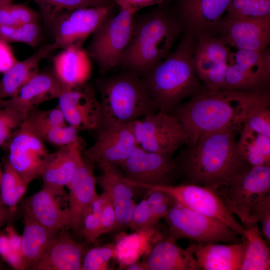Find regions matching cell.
<instances>
[{
  "instance_id": "25",
  "label": "cell",
  "mask_w": 270,
  "mask_h": 270,
  "mask_svg": "<svg viewBox=\"0 0 270 270\" xmlns=\"http://www.w3.org/2000/svg\"><path fill=\"white\" fill-rule=\"evenodd\" d=\"M189 246L200 270H240L246 248L244 238L240 242L228 244L192 242Z\"/></svg>"
},
{
  "instance_id": "48",
  "label": "cell",
  "mask_w": 270,
  "mask_h": 270,
  "mask_svg": "<svg viewBox=\"0 0 270 270\" xmlns=\"http://www.w3.org/2000/svg\"><path fill=\"white\" fill-rule=\"evenodd\" d=\"M102 206L100 220L101 234L108 232L117 228L116 215L113 204L109 198L104 192L101 194Z\"/></svg>"
},
{
  "instance_id": "4",
  "label": "cell",
  "mask_w": 270,
  "mask_h": 270,
  "mask_svg": "<svg viewBox=\"0 0 270 270\" xmlns=\"http://www.w3.org/2000/svg\"><path fill=\"white\" fill-rule=\"evenodd\" d=\"M183 30L178 15L163 8H158L134 18L131 38L119 66L143 76L170 54Z\"/></svg>"
},
{
  "instance_id": "46",
  "label": "cell",
  "mask_w": 270,
  "mask_h": 270,
  "mask_svg": "<svg viewBox=\"0 0 270 270\" xmlns=\"http://www.w3.org/2000/svg\"><path fill=\"white\" fill-rule=\"evenodd\" d=\"M146 198L152 210L153 218L156 225L166 214L174 200L167 193L156 190H148Z\"/></svg>"
},
{
  "instance_id": "23",
  "label": "cell",
  "mask_w": 270,
  "mask_h": 270,
  "mask_svg": "<svg viewBox=\"0 0 270 270\" xmlns=\"http://www.w3.org/2000/svg\"><path fill=\"white\" fill-rule=\"evenodd\" d=\"M66 230H60L51 238L42 256L32 270H82L85 254L84 248Z\"/></svg>"
},
{
  "instance_id": "20",
  "label": "cell",
  "mask_w": 270,
  "mask_h": 270,
  "mask_svg": "<svg viewBox=\"0 0 270 270\" xmlns=\"http://www.w3.org/2000/svg\"><path fill=\"white\" fill-rule=\"evenodd\" d=\"M220 34L228 46L238 50H264L270 42V16L222 20Z\"/></svg>"
},
{
  "instance_id": "52",
  "label": "cell",
  "mask_w": 270,
  "mask_h": 270,
  "mask_svg": "<svg viewBox=\"0 0 270 270\" xmlns=\"http://www.w3.org/2000/svg\"><path fill=\"white\" fill-rule=\"evenodd\" d=\"M8 225L5 230L10 248L14 252L21 254V236L18 234L12 225Z\"/></svg>"
},
{
  "instance_id": "41",
  "label": "cell",
  "mask_w": 270,
  "mask_h": 270,
  "mask_svg": "<svg viewBox=\"0 0 270 270\" xmlns=\"http://www.w3.org/2000/svg\"><path fill=\"white\" fill-rule=\"evenodd\" d=\"M102 206V195L98 194L82 220L80 232L86 240L90 243H96L102 235L100 220Z\"/></svg>"
},
{
  "instance_id": "33",
  "label": "cell",
  "mask_w": 270,
  "mask_h": 270,
  "mask_svg": "<svg viewBox=\"0 0 270 270\" xmlns=\"http://www.w3.org/2000/svg\"><path fill=\"white\" fill-rule=\"evenodd\" d=\"M244 228L242 238L246 240V248L240 270H270V249L261 236L258 224Z\"/></svg>"
},
{
  "instance_id": "2",
  "label": "cell",
  "mask_w": 270,
  "mask_h": 270,
  "mask_svg": "<svg viewBox=\"0 0 270 270\" xmlns=\"http://www.w3.org/2000/svg\"><path fill=\"white\" fill-rule=\"evenodd\" d=\"M238 130L230 128L206 134L190 146L180 164L188 184L216 190L248 166L237 150Z\"/></svg>"
},
{
  "instance_id": "39",
  "label": "cell",
  "mask_w": 270,
  "mask_h": 270,
  "mask_svg": "<svg viewBox=\"0 0 270 270\" xmlns=\"http://www.w3.org/2000/svg\"><path fill=\"white\" fill-rule=\"evenodd\" d=\"M38 12L24 4L12 2L0 7V26H11L38 21Z\"/></svg>"
},
{
  "instance_id": "50",
  "label": "cell",
  "mask_w": 270,
  "mask_h": 270,
  "mask_svg": "<svg viewBox=\"0 0 270 270\" xmlns=\"http://www.w3.org/2000/svg\"><path fill=\"white\" fill-rule=\"evenodd\" d=\"M17 61L8 42L0 38V72H4Z\"/></svg>"
},
{
  "instance_id": "51",
  "label": "cell",
  "mask_w": 270,
  "mask_h": 270,
  "mask_svg": "<svg viewBox=\"0 0 270 270\" xmlns=\"http://www.w3.org/2000/svg\"><path fill=\"white\" fill-rule=\"evenodd\" d=\"M165 0H114L120 8L129 10L136 14L138 10L154 4H160Z\"/></svg>"
},
{
  "instance_id": "40",
  "label": "cell",
  "mask_w": 270,
  "mask_h": 270,
  "mask_svg": "<svg viewBox=\"0 0 270 270\" xmlns=\"http://www.w3.org/2000/svg\"><path fill=\"white\" fill-rule=\"evenodd\" d=\"M26 122L36 133L52 126L64 125L66 123L58 106L48 110L35 108L28 114Z\"/></svg>"
},
{
  "instance_id": "44",
  "label": "cell",
  "mask_w": 270,
  "mask_h": 270,
  "mask_svg": "<svg viewBox=\"0 0 270 270\" xmlns=\"http://www.w3.org/2000/svg\"><path fill=\"white\" fill-rule=\"evenodd\" d=\"M242 128L270 138L269 105L259 106L252 110L242 123Z\"/></svg>"
},
{
  "instance_id": "15",
  "label": "cell",
  "mask_w": 270,
  "mask_h": 270,
  "mask_svg": "<svg viewBox=\"0 0 270 270\" xmlns=\"http://www.w3.org/2000/svg\"><path fill=\"white\" fill-rule=\"evenodd\" d=\"M132 122L112 126L99 132L94 143L82 155L101 168L120 167L138 146Z\"/></svg>"
},
{
  "instance_id": "45",
  "label": "cell",
  "mask_w": 270,
  "mask_h": 270,
  "mask_svg": "<svg viewBox=\"0 0 270 270\" xmlns=\"http://www.w3.org/2000/svg\"><path fill=\"white\" fill-rule=\"evenodd\" d=\"M156 226L152 210L147 199H144L136 204L128 226L136 231Z\"/></svg>"
},
{
  "instance_id": "43",
  "label": "cell",
  "mask_w": 270,
  "mask_h": 270,
  "mask_svg": "<svg viewBox=\"0 0 270 270\" xmlns=\"http://www.w3.org/2000/svg\"><path fill=\"white\" fill-rule=\"evenodd\" d=\"M78 131L68 124L57 126L36 133L45 142L60 146L69 144L80 137Z\"/></svg>"
},
{
  "instance_id": "26",
  "label": "cell",
  "mask_w": 270,
  "mask_h": 270,
  "mask_svg": "<svg viewBox=\"0 0 270 270\" xmlns=\"http://www.w3.org/2000/svg\"><path fill=\"white\" fill-rule=\"evenodd\" d=\"M142 261L147 270H200L191 247H180L170 236L158 241Z\"/></svg>"
},
{
  "instance_id": "17",
  "label": "cell",
  "mask_w": 270,
  "mask_h": 270,
  "mask_svg": "<svg viewBox=\"0 0 270 270\" xmlns=\"http://www.w3.org/2000/svg\"><path fill=\"white\" fill-rule=\"evenodd\" d=\"M196 38L194 62L198 76L206 88L221 90L231 52L229 46L220 36H202Z\"/></svg>"
},
{
  "instance_id": "56",
  "label": "cell",
  "mask_w": 270,
  "mask_h": 270,
  "mask_svg": "<svg viewBox=\"0 0 270 270\" xmlns=\"http://www.w3.org/2000/svg\"><path fill=\"white\" fill-rule=\"evenodd\" d=\"M2 176V172L0 170V183Z\"/></svg>"
},
{
  "instance_id": "57",
  "label": "cell",
  "mask_w": 270,
  "mask_h": 270,
  "mask_svg": "<svg viewBox=\"0 0 270 270\" xmlns=\"http://www.w3.org/2000/svg\"></svg>"
},
{
  "instance_id": "47",
  "label": "cell",
  "mask_w": 270,
  "mask_h": 270,
  "mask_svg": "<svg viewBox=\"0 0 270 270\" xmlns=\"http://www.w3.org/2000/svg\"><path fill=\"white\" fill-rule=\"evenodd\" d=\"M253 220L260 223L262 234L266 242L270 241V195L264 198L255 207L252 212Z\"/></svg>"
},
{
  "instance_id": "36",
  "label": "cell",
  "mask_w": 270,
  "mask_h": 270,
  "mask_svg": "<svg viewBox=\"0 0 270 270\" xmlns=\"http://www.w3.org/2000/svg\"><path fill=\"white\" fill-rule=\"evenodd\" d=\"M270 16V0H232L222 20Z\"/></svg>"
},
{
  "instance_id": "49",
  "label": "cell",
  "mask_w": 270,
  "mask_h": 270,
  "mask_svg": "<svg viewBox=\"0 0 270 270\" xmlns=\"http://www.w3.org/2000/svg\"><path fill=\"white\" fill-rule=\"evenodd\" d=\"M0 256L12 268L24 270L22 254L10 248L6 233H0Z\"/></svg>"
},
{
  "instance_id": "24",
  "label": "cell",
  "mask_w": 270,
  "mask_h": 270,
  "mask_svg": "<svg viewBox=\"0 0 270 270\" xmlns=\"http://www.w3.org/2000/svg\"><path fill=\"white\" fill-rule=\"evenodd\" d=\"M101 174L96 176V184L112 202L114 208L117 228L128 226L136 205L134 187L125 180L120 167L108 166L100 168Z\"/></svg>"
},
{
  "instance_id": "19",
  "label": "cell",
  "mask_w": 270,
  "mask_h": 270,
  "mask_svg": "<svg viewBox=\"0 0 270 270\" xmlns=\"http://www.w3.org/2000/svg\"><path fill=\"white\" fill-rule=\"evenodd\" d=\"M82 142L80 138L75 142L60 146L50 152L45 160L40 178L42 186L57 196L64 194V188L72 179L82 157Z\"/></svg>"
},
{
  "instance_id": "18",
  "label": "cell",
  "mask_w": 270,
  "mask_h": 270,
  "mask_svg": "<svg viewBox=\"0 0 270 270\" xmlns=\"http://www.w3.org/2000/svg\"><path fill=\"white\" fill-rule=\"evenodd\" d=\"M232 0H182L178 14L184 30L198 37L218 36L222 16Z\"/></svg>"
},
{
  "instance_id": "21",
  "label": "cell",
  "mask_w": 270,
  "mask_h": 270,
  "mask_svg": "<svg viewBox=\"0 0 270 270\" xmlns=\"http://www.w3.org/2000/svg\"><path fill=\"white\" fill-rule=\"evenodd\" d=\"M94 164L82 158L70 182L66 186L69 190L68 206L70 222L68 229L80 232L84 216L98 194Z\"/></svg>"
},
{
  "instance_id": "30",
  "label": "cell",
  "mask_w": 270,
  "mask_h": 270,
  "mask_svg": "<svg viewBox=\"0 0 270 270\" xmlns=\"http://www.w3.org/2000/svg\"><path fill=\"white\" fill-rule=\"evenodd\" d=\"M155 226L118 236L114 244V258L116 260L120 268L124 269L128 265L144 257L154 244L163 237Z\"/></svg>"
},
{
  "instance_id": "29",
  "label": "cell",
  "mask_w": 270,
  "mask_h": 270,
  "mask_svg": "<svg viewBox=\"0 0 270 270\" xmlns=\"http://www.w3.org/2000/svg\"><path fill=\"white\" fill-rule=\"evenodd\" d=\"M58 48L54 42L41 46L27 58L17 61L4 72L0 80V100L14 96L31 78L39 72V64Z\"/></svg>"
},
{
  "instance_id": "16",
  "label": "cell",
  "mask_w": 270,
  "mask_h": 270,
  "mask_svg": "<svg viewBox=\"0 0 270 270\" xmlns=\"http://www.w3.org/2000/svg\"><path fill=\"white\" fill-rule=\"evenodd\" d=\"M58 100V106L66 122L78 131L98 128L100 100L94 88L87 82L66 87Z\"/></svg>"
},
{
  "instance_id": "53",
  "label": "cell",
  "mask_w": 270,
  "mask_h": 270,
  "mask_svg": "<svg viewBox=\"0 0 270 270\" xmlns=\"http://www.w3.org/2000/svg\"><path fill=\"white\" fill-rule=\"evenodd\" d=\"M14 212L15 210L8 208L0 201V230L4 225L10 222Z\"/></svg>"
},
{
  "instance_id": "1",
  "label": "cell",
  "mask_w": 270,
  "mask_h": 270,
  "mask_svg": "<svg viewBox=\"0 0 270 270\" xmlns=\"http://www.w3.org/2000/svg\"><path fill=\"white\" fill-rule=\"evenodd\" d=\"M270 104L267 90L251 91L202 88L173 114L187 134L189 144L202 136L230 128H239L256 108Z\"/></svg>"
},
{
  "instance_id": "27",
  "label": "cell",
  "mask_w": 270,
  "mask_h": 270,
  "mask_svg": "<svg viewBox=\"0 0 270 270\" xmlns=\"http://www.w3.org/2000/svg\"><path fill=\"white\" fill-rule=\"evenodd\" d=\"M56 196L48 188H42L27 198L24 204L34 218L52 236L68 229L70 222L68 208L62 209Z\"/></svg>"
},
{
  "instance_id": "22",
  "label": "cell",
  "mask_w": 270,
  "mask_h": 270,
  "mask_svg": "<svg viewBox=\"0 0 270 270\" xmlns=\"http://www.w3.org/2000/svg\"><path fill=\"white\" fill-rule=\"evenodd\" d=\"M66 87L52 71L38 72L9 98L2 100L0 106H8L18 108L26 114L41 104L58 98Z\"/></svg>"
},
{
  "instance_id": "5",
  "label": "cell",
  "mask_w": 270,
  "mask_h": 270,
  "mask_svg": "<svg viewBox=\"0 0 270 270\" xmlns=\"http://www.w3.org/2000/svg\"><path fill=\"white\" fill-rule=\"evenodd\" d=\"M100 100L99 132L134 122L158 110L142 76L126 70L96 81Z\"/></svg>"
},
{
  "instance_id": "32",
  "label": "cell",
  "mask_w": 270,
  "mask_h": 270,
  "mask_svg": "<svg viewBox=\"0 0 270 270\" xmlns=\"http://www.w3.org/2000/svg\"><path fill=\"white\" fill-rule=\"evenodd\" d=\"M238 152L248 166H270V138L242 128Z\"/></svg>"
},
{
  "instance_id": "28",
  "label": "cell",
  "mask_w": 270,
  "mask_h": 270,
  "mask_svg": "<svg viewBox=\"0 0 270 270\" xmlns=\"http://www.w3.org/2000/svg\"><path fill=\"white\" fill-rule=\"evenodd\" d=\"M90 58L82 47L63 48L53 58L52 72L65 87L85 83L91 75Z\"/></svg>"
},
{
  "instance_id": "7",
  "label": "cell",
  "mask_w": 270,
  "mask_h": 270,
  "mask_svg": "<svg viewBox=\"0 0 270 270\" xmlns=\"http://www.w3.org/2000/svg\"><path fill=\"white\" fill-rule=\"evenodd\" d=\"M134 12L120 8L94 32L86 52L105 74L120 66L122 54L128 44L134 27Z\"/></svg>"
},
{
  "instance_id": "10",
  "label": "cell",
  "mask_w": 270,
  "mask_h": 270,
  "mask_svg": "<svg viewBox=\"0 0 270 270\" xmlns=\"http://www.w3.org/2000/svg\"><path fill=\"white\" fill-rule=\"evenodd\" d=\"M138 146L149 152L171 154L190 143L188 136L177 117L158 110L132 123Z\"/></svg>"
},
{
  "instance_id": "34",
  "label": "cell",
  "mask_w": 270,
  "mask_h": 270,
  "mask_svg": "<svg viewBox=\"0 0 270 270\" xmlns=\"http://www.w3.org/2000/svg\"><path fill=\"white\" fill-rule=\"evenodd\" d=\"M38 6L40 16L49 28L60 15L82 8L113 6L114 0H32Z\"/></svg>"
},
{
  "instance_id": "13",
  "label": "cell",
  "mask_w": 270,
  "mask_h": 270,
  "mask_svg": "<svg viewBox=\"0 0 270 270\" xmlns=\"http://www.w3.org/2000/svg\"><path fill=\"white\" fill-rule=\"evenodd\" d=\"M6 149L8 152V160L28 186L40 177L50 152L44 142L26 120L13 134Z\"/></svg>"
},
{
  "instance_id": "54",
  "label": "cell",
  "mask_w": 270,
  "mask_h": 270,
  "mask_svg": "<svg viewBox=\"0 0 270 270\" xmlns=\"http://www.w3.org/2000/svg\"><path fill=\"white\" fill-rule=\"evenodd\" d=\"M128 270H147L143 261H137L128 265L124 268Z\"/></svg>"
},
{
  "instance_id": "35",
  "label": "cell",
  "mask_w": 270,
  "mask_h": 270,
  "mask_svg": "<svg viewBox=\"0 0 270 270\" xmlns=\"http://www.w3.org/2000/svg\"><path fill=\"white\" fill-rule=\"evenodd\" d=\"M28 185L6 160L0 183V201L8 208L16 207L26 191Z\"/></svg>"
},
{
  "instance_id": "11",
  "label": "cell",
  "mask_w": 270,
  "mask_h": 270,
  "mask_svg": "<svg viewBox=\"0 0 270 270\" xmlns=\"http://www.w3.org/2000/svg\"><path fill=\"white\" fill-rule=\"evenodd\" d=\"M270 80V50L231 52L221 90L251 91L266 90Z\"/></svg>"
},
{
  "instance_id": "38",
  "label": "cell",
  "mask_w": 270,
  "mask_h": 270,
  "mask_svg": "<svg viewBox=\"0 0 270 270\" xmlns=\"http://www.w3.org/2000/svg\"><path fill=\"white\" fill-rule=\"evenodd\" d=\"M27 114L8 106H0V147L6 148L14 132L25 121Z\"/></svg>"
},
{
  "instance_id": "37",
  "label": "cell",
  "mask_w": 270,
  "mask_h": 270,
  "mask_svg": "<svg viewBox=\"0 0 270 270\" xmlns=\"http://www.w3.org/2000/svg\"><path fill=\"white\" fill-rule=\"evenodd\" d=\"M41 36L38 21L11 26H0V38L7 42H22L35 47Z\"/></svg>"
},
{
  "instance_id": "12",
  "label": "cell",
  "mask_w": 270,
  "mask_h": 270,
  "mask_svg": "<svg viewBox=\"0 0 270 270\" xmlns=\"http://www.w3.org/2000/svg\"><path fill=\"white\" fill-rule=\"evenodd\" d=\"M113 6L82 8L60 15L50 28L54 42L62 49L82 47L86 39L112 15Z\"/></svg>"
},
{
  "instance_id": "58",
  "label": "cell",
  "mask_w": 270,
  "mask_h": 270,
  "mask_svg": "<svg viewBox=\"0 0 270 270\" xmlns=\"http://www.w3.org/2000/svg\"></svg>"
},
{
  "instance_id": "14",
  "label": "cell",
  "mask_w": 270,
  "mask_h": 270,
  "mask_svg": "<svg viewBox=\"0 0 270 270\" xmlns=\"http://www.w3.org/2000/svg\"><path fill=\"white\" fill-rule=\"evenodd\" d=\"M130 183L170 184L178 170L172 155L147 151L138 146L120 166Z\"/></svg>"
},
{
  "instance_id": "6",
  "label": "cell",
  "mask_w": 270,
  "mask_h": 270,
  "mask_svg": "<svg viewBox=\"0 0 270 270\" xmlns=\"http://www.w3.org/2000/svg\"><path fill=\"white\" fill-rule=\"evenodd\" d=\"M215 190L244 228L258 224L253 220L252 212L270 195V166H248L226 185Z\"/></svg>"
},
{
  "instance_id": "55",
  "label": "cell",
  "mask_w": 270,
  "mask_h": 270,
  "mask_svg": "<svg viewBox=\"0 0 270 270\" xmlns=\"http://www.w3.org/2000/svg\"><path fill=\"white\" fill-rule=\"evenodd\" d=\"M13 0H0V7L12 2Z\"/></svg>"
},
{
  "instance_id": "42",
  "label": "cell",
  "mask_w": 270,
  "mask_h": 270,
  "mask_svg": "<svg viewBox=\"0 0 270 270\" xmlns=\"http://www.w3.org/2000/svg\"><path fill=\"white\" fill-rule=\"evenodd\" d=\"M114 246L113 244L96 246L84 254L82 270H106L109 268V262L114 257Z\"/></svg>"
},
{
  "instance_id": "31",
  "label": "cell",
  "mask_w": 270,
  "mask_h": 270,
  "mask_svg": "<svg viewBox=\"0 0 270 270\" xmlns=\"http://www.w3.org/2000/svg\"><path fill=\"white\" fill-rule=\"evenodd\" d=\"M24 232L20 252L24 269H32L39 261L52 237L23 206Z\"/></svg>"
},
{
  "instance_id": "3",
  "label": "cell",
  "mask_w": 270,
  "mask_h": 270,
  "mask_svg": "<svg viewBox=\"0 0 270 270\" xmlns=\"http://www.w3.org/2000/svg\"><path fill=\"white\" fill-rule=\"evenodd\" d=\"M196 42L185 31L176 50L142 76L158 110L170 113L202 88L194 66Z\"/></svg>"
},
{
  "instance_id": "8",
  "label": "cell",
  "mask_w": 270,
  "mask_h": 270,
  "mask_svg": "<svg viewBox=\"0 0 270 270\" xmlns=\"http://www.w3.org/2000/svg\"><path fill=\"white\" fill-rule=\"evenodd\" d=\"M164 218L170 236L176 240L186 238L199 243L228 244L242 241L239 235L222 222L187 208L174 200Z\"/></svg>"
},
{
  "instance_id": "9",
  "label": "cell",
  "mask_w": 270,
  "mask_h": 270,
  "mask_svg": "<svg viewBox=\"0 0 270 270\" xmlns=\"http://www.w3.org/2000/svg\"><path fill=\"white\" fill-rule=\"evenodd\" d=\"M128 183L134 188L165 192L177 202L198 213L219 220L242 238L245 228L234 217L218 194L210 187L186 184L146 185Z\"/></svg>"
}]
</instances>
